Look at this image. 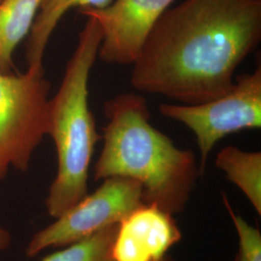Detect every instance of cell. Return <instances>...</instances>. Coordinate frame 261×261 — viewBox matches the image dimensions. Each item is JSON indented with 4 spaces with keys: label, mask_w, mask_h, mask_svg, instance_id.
Segmentation results:
<instances>
[{
    "label": "cell",
    "mask_w": 261,
    "mask_h": 261,
    "mask_svg": "<svg viewBox=\"0 0 261 261\" xmlns=\"http://www.w3.org/2000/svg\"><path fill=\"white\" fill-rule=\"evenodd\" d=\"M11 243V235L7 229L0 225V252L6 250Z\"/></svg>",
    "instance_id": "obj_14"
},
{
    "label": "cell",
    "mask_w": 261,
    "mask_h": 261,
    "mask_svg": "<svg viewBox=\"0 0 261 261\" xmlns=\"http://www.w3.org/2000/svg\"><path fill=\"white\" fill-rule=\"evenodd\" d=\"M175 0H115L103 9L80 10L102 30L98 57L109 64L133 65L152 29Z\"/></svg>",
    "instance_id": "obj_7"
},
{
    "label": "cell",
    "mask_w": 261,
    "mask_h": 261,
    "mask_svg": "<svg viewBox=\"0 0 261 261\" xmlns=\"http://www.w3.org/2000/svg\"><path fill=\"white\" fill-rule=\"evenodd\" d=\"M216 167L238 187L261 215V153L225 146L216 157Z\"/></svg>",
    "instance_id": "obj_11"
},
{
    "label": "cell",
    "mask_w": 261,
    "mask_h": 261,
    "mask_svg": "<svg viewBox=\"0 0 261 261\" xmlns=\"http://www.w3.org/2000/svg\"><path fill=\"white\" fill-rule=\"evenodd\" d=\"M143 190L137 181L125 177L103 179L94 193L86 195L55 223L39 230L28 243L25 254L36 256L48 248L65 247L118 224L136 208L144 204Z\"/></svg>",
    "instance_id": "obj_6"
},
{
    "label": "cell",
    "mask_w": 261,
    "mask_h": 261,
    "mask_svg": "<svg viewBox=\"0 0 261 261\" xmlns=\"http://www.w3.org/2000/svg\"><path fill=\"white\" fill-rule=\"evenodd\" d=\"M50 84L44 68L0 73V179L25 171L49 129Z\"/></svg>",
    "instance_id": "obj_4"
},
{
    "label": "cell",
    "mask_w": 261,
    "mask_h": 261,
    "mask_svg": "<svg viewBox=\"0 0 261 261\" xmlns=\"http://www.w3.org/2000/svg\"><path fill=\"white\" fill-rule=\"evenodd\" d=\"M79 34L62 82L49 103L48 135L56 145L57 174L46 198L47 213L57 218L87 195L88 172L98 133L88 103V84L98 58L102 30L92 17Z\"/></svg>",
    "instance_id": "obj_3"
},
{
    "label": "cell",
    "mask_w": 261,
    "mask_h": 261,
    "mask_svg": "<svg viewBox=\"0 0 261 261\" xmlns=\"http://www.w3.org/2000/svg\"><path fill=\"white\" fill-rule=\"evenodd\" d=\"M43 0H0V73H12L13 55L28 37Z\"/></svg>",
    "instance_id": "obj_10"
},
{
    "label": "cell",
    "mask_w": 261,
    "mask_h": 261,
    "mask_svg": "<svg viewBox=\"0 0 261 261\" xmlns=\"http://www.w3.org/2000/svg\"><path fill=\"white\" fill-rule=\"evenodd\" d=\"M224 202L239 236V250L234 261H261V234L259 229L250 225L241 216L234 213L233 209L224 194Z\"/></svg>",
    "instance_id": "obj_13"
},
{
    "label": "cell",
    "mask_w": 261,
    "mask_h": 261,
    "mask_svg": "<svg viewBox=\"0 0 261 261\" xmlns=\"http://www.w3.org/2000/svg\"><path fill=\"white\" fill-rule=\"evenodd\" d=\"M172 214L144 203L118 224L112 248L113 261H162L181 239Z\"/></svg>",
    "instance_id": "obj_8"
},
{
    "label": "cell",
    "mask_w": 261,
    "mask_h": 261,
    "mask_svg": "<svg viewBox=\"0 0 261 261\" xmlns=\"http://www.w3.org/2000/svg\"><path fill=\"white\" fill-rule=\"evenodd\" d=\"M103 111L108 121L94 179L130 178L142 187L145 203L170 214L182 211L199 174L194 152L179 149L151 124L147 101L140 95L119 94Z\"/></svg>",
    "instance_id": "obj_2"
},
{
    "label": "cell",
    "mask_w": 261,
    "mask_h": 261,
    "mask_svg": "<svg viewBox=\"0 0 261 261\" xmlns=\"http://www.w3.org/2000/svg\"><path fill=\"white\" fill-rule=\"evenodd\" d=\"M162 261H173L172 260V259H171V258H169V257H165V258H164V259H163V260Z\"/></svg>",
    "instance_id": "obj_15"
},
{
    "label": "cell",
    "mask_w": 261,
    "mask_h": 261,
    "mask_svg": "<svg viewBox=\"0 0 261 261\" xmlns=\"http://www.w3.org/2000/svg\"><path fill=\"white\" fill-rule=\"evenodd\" d=\"M112 0H43L35 22L28 37L27 60L28 68L42 69L48 41L59 21L72 8L103 9Z\"/></svg>",
    "instance_id": "obj_9"
},
{
    "label": "cell",
    "mask_w": 261,
    "mask_h": 261,
    "mask_svg": "<svg viewBox=\"0 0 261 261\" xmlns=\"http://www.w3.org/2000/svg\"><path fill=\"white\" fill-rule=\"evenodd\" d=\"M160 113L180 122L193 132L200 153L199 174L216 143L243 130L260 129L261 65L252 73L236 76L232 87L224 95L196 105L162 103Z\"/></svg>",
    "instance_id": "obj_5"
},
{
    "label": "cell",
    "mask_w": 261,
    "mask_h": 261,
    "mask_svg": "<svg viewBox=\"0 0 261 261\" xmlns=\"http://www.w3.org/2000/svg\"><path fill=\"white\" fill-rule=\"evenodd\" d=\"M261 40V0H184L168 8L133 64L130 84L179 103L226 93Z\"/></svg>",
    "instance_id": "obj_1"
},
{
    "label": "cell",
    "mask_w": 261,
    "mask_h": 261,
    "mask_svg": "<svg viewBox=\"0 0 261 261\" xmlns=\"http://www.w3.org/2000/svg\"><path fill=\"white\" fill-rule=\"evenodd\" d=\"M118 224L109 225L89 237L67 245L41 261H113L112 248Z\"/></svg>",
    "instance_id": "obj_12"
}]
</instances>
